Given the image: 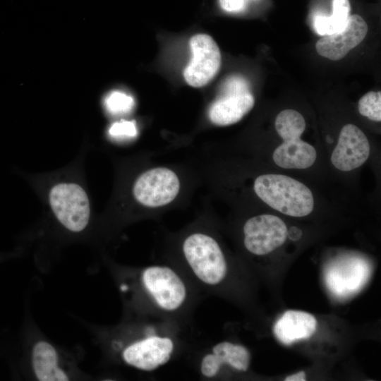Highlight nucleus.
I'll use <instances>...</instances> for the list:
<instances>
[{"label":"nucleus","mask_w":381,"mask_h":381,"mask_svg":"<svg viewBox=\"0 0 381 381\" xmlns=\"http://www.w3.org/2000/svg\"><path fill=\"white\" fill-rule=\"evenodd\" d=\"M367 32L364 19L357 14L350 16L342 30L323 35L317 42L316 51L330 60H340L363 40Z\"/></svg>","instance_id":"nucleus-11"},{"label":"nucleus","mask_w":381,"mask_h":381,"mask_svg":"<svg viewBox=\"0 0 381 381\" xmlns=\"http://www.w3.org/2000/svg\"><path fill=\"white\" fill-rule=\"evenodd\" d=\"M51 208L58 220L68 230H83L89 221L90 208L85 191L75 183H61L49 192Z\"/></svg>","instance_id":"nucleus-5"},{"label":"nucleus","mask_w":381,"mask_h":381,"mask_svg":"<svg viewBox=\"0 0 381 381\" xmlns=\"http://www.w3.org/2000/svg\"><path fill=\"white\" fill-rule=\"evenodd\" d=\"M222 95L250 92L248 81L241 75H232L226 79L222 86Z\"/></svg>","instance_id":"nucleus-21"},{"label":"nucleus","mask_w":381,"mask_h":381,"mask_svg":"<svg viewBox=\"0 0 381 381\" xmlns=\"http://www.w3.org/2000/svg\"><path fill=\"white\" fill-rule=\"evenodd\" d=\"M255 99L250 92L221 95L209 108L210 121L225 126L238 122L253 107Z\"/></svg>","instance_id":"nucleus-12"},{"label":"nucleus","mask_w":381,"mask_h":381,"mask_svg":"<svg viewBox=\"0 0 381 381\" xmlns=\"http://www.w3.org/2000/svg\"><path fill=\"white\" fill-rule=\"evenodd\" d=\"M180 190L177 174L167 167H155L135 180L133 193L136 201L147 207H159L171 202Z\"/></svg>","instance_id":"nucleus-6"},{"label":"nucleus","mask_w":381,"mask_h":381,"mask_svg":"<svg viewBox=\"0 0 381 381\" xmlns=\"http://www.w3.org/2000/svg\"><path fill=\"white\" fill-rule=\"evenodd\" d=\"M243 243L252 255L262 256L280 247L288 236L286 224L279 217L268 214L247 219L243 226Z\"/></svg>","instance_id":"nucleus-7"},{"label":"nucleus","mask_w":381,"mask_h":381,"mask_svg":"<svg viewBox=\"0 0 381 381\" xmlns=\"http://www.w3.org/2000/svg\"><path fill=\"white\" fill-rule=\"evenodd\" d=\"M193 356L195 370L200 378L205 380L219 378L226 368L246 373L250 363V353L246 346L226 340L208 344Z\"/></svg>","instance_id":"nucleus-4"},{"label":"nucleus","mask_w":381,"mask_h":381,"mask_svg":"<svg viewBox=\"0 0 381 381\" xmlns=\"http://www.w3.org/2000/svg\"><path fill=\"white\" fill-rule=\"evenodd\" d=\"M121 290L129 293L138 314L190 327L202 293L175 266L155 264L135 270Z\"/></svg>","instance_id":"nucleus-1"},{"label":"nucleus","mask_w":381,"mask_h":381,"mask_svg":"<svg viewBox=\"0 0 381 381\" xmlns=\"http://www.w3.org/2000/svg\"><path fill=\"white\" fill-rule=\"evenodd\" d=\"M371 270L360 259H348L331 264L325 270L327 288L338 298H345L359 291L368 282Z\"/></svg>","instance_id":"nucleus-9"},{"label":"nucleus","mask_w":381,"mask_h":381,"mask_svg":"<svg viewBox=\"0 0 381 381\" xmlns=\"http://www.w3.org/2000/svg\"><path fill=\"white\" fill-rule=\"evenodd\" d=\"M274 124L277 133L284 141L301 138L306 128L303 116L294 109L280 111L276 117Z\"/></svg>","instance_id":"nucleus-17"},{"label":"nucleus","mask_w":381,"mask_h":381,"mask_svg":"<svg viewBox=\"0 0 381 381\" xmlns=\"http://www.w3.org/2000/svg\"><path fill=\"white\" fill-rule=\"evenodd\" d=\"M192 57L184 69L186 82L193 87L210 83L218 73L222 62L220 50L209 35L198 33L190 40Z\"/></svg>","instance_id":"nucleus-8"},{"label":"nucleus","mask_w":381,"mask_h":381,"mask_svg":"<svg viewBox=\"0 0 381 381\" xmlns=\"http://www.w3.org/2000/svg\"><path fill=\"white\" fill-rule=\"evenodd\" d=\"M134 104L133 97L120 90L111 91L104 98L106 110L114 116L129 113Z\"/></svg>","instance_id":"nucleus-18"},{"label":"nucleus","mask_w":381,"mask_h":381,"mask_svg":"<svg viewBox=\"0 0 381 381\" xmlns=\"http://www.w3.org/2000/svg\"><path fill=\"white\" fill-rule=\"evenodd\" d=\"M370 150V144L364 133L358 126L349 123L340 131L331 162L337 169L349 171L365 162Z\"/></svg>","instance_id":"nucleus-10"},{"label":"nucleus","mask_w":381,"mask_h":381,"mask_svg":"<svg viewBox=\"0 0 381 381\" xmlns=\"http://www.w3.org/2000/svg\"><path fill=\"white\" fill-rule=\"evenodd\" d=\"M315 147L301 138L284 141L273 152L274 163L285 169H306L316 160Z\"/></svg>","instance_id":"nucleus-14"},{"label":"nucleus","mask_w":381,"mask_h":381,"mask_svg":"<svg viewBox=\"0 0 381 381\" xmlns=\"http://www.w3.org/2000/svg\"><path fill=\"white\" fill-rule=\"evenodd\" d=\"M317 329V320L310 313L289 310L275 322L274 333L285 345L311 337Z\"/></svg>","instance_id":"nucleus-13"},{"label":"nucleus","mask_w":381,"mask_h":381,"mask_svg":"<svg viewBox=\"0 0 381 381\" xmlns=\"http://www.w3.org/2000/svg\"><path fill=\"white\" fill-rule=\"evenodd\" d=\"M350 11L349 0H333L332 13L330 16L321 14L315 16L313 20L315 32L323 36L342 30L350 16Z\"/></svg>","instance_id":"nucleus-16"},{"label":"nucleus","mask_w":381,"mask_h":381,"mask_svg":"<svg viewBox=\"0 0 381 381\" xmlns=\"http://www.w3.org/2000/svg\"><path fill=\"white\" fill-rule=\"evenodd\" d=\"M360 114L375 121H381V92H368L358 102Z\"/></svg>","instance_id":"nucleus-19"},{"label":"nucleus","mask_w":381,"mask_h":381,"mask_svg":"<svg viewBox=\"0 0 381 381\" xmlns=\"http://www.w3.org/2000/svg\"><path fill=\"white\" fill-rule=\"evenodd\" d=\"M255 194L272 209L291 217H302L314 208L311 190L303 183L288 176L267 174L253 183Z\"/></svg>","instance_id":"nucleus-3"},{"label":"nucleus","mask_w":381,"mask_h":381,"mask_svg":"<svg viewBox=\"0 0 381 381\" xmlns=\"http://www.w3.org/2000/svg\"><path fill=\"white\" fill-rule=\"evenodd\" d=\"M137 133V127L134 121L121 120L112 123L109 129V135L116 139L134 138Z\"/></svg>","instance_id":"nucleus-20"},{"label":"nucleus","mask_w":381,"mask_h":381,"mask_svg":"<svg viewBox=\"0 0 381 381\" xmlns=\"http://www.w3.org/2000/svg\"><path fill=\"white\" fill-rule=\"evenodd\" d=\"M220 6L227 12H239L245 8V0H219Z\"/></svg>","instance_id":"nucleus-22"},{"label":"nucleus","mask_w":381,"mask_h":381,"mask_svg":"<svg viewBox=\"0 0 381 381\" xmlns=\"http://www.w3.org/2000/svg\"><path fill=\"white\" fill-rule=\"evenodd\" d=\"M32 364L39 380H68L66 374L58 366V356L55 349L46 341H40L35 345Z\"/></svg>","instance_id":"nucleus-15"},{"label":"nucleus","mask_w":381,"mask_h":381,"mask_svg":"<svg viewBox=\"0 0 381 381\" xmlns=\"http://www.w3.org/2000/svg\"><path fill=\"white\" fill-rule=\"evenodd\" d=\"M176 247V254L169 263L202 294L220 293L228 282L231 270L216 237L204 229H193L183 235Z\"/></svg>","instance_id":"nucleus-2"},{"label":"nucleus","mask_w":381,"mask_h":381,"mask_svg":"<svg viewBox=\"0 0 381 381\" xmlns=\"http://www.w3.org/2000/svg\"><path fill=\"white\" fill-rule=\"evenodd\" d=\"M285 381H305L306 380V375L304 371H300L295 374L287 376Z\"/></svg>","instance_id":"nucleus-23"}]
</instances>
